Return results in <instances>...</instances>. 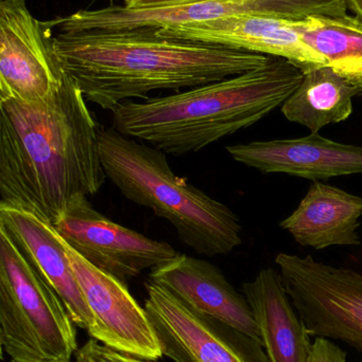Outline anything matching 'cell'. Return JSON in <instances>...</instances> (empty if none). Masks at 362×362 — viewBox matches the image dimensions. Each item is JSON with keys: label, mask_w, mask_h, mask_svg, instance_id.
<instances>
[{"label": "cell", "mask_w": 362, "mask_h": 362, "mask_svg": "<svg viewBox=\"0 0 362 362\" xmlns=\"http://www.w3.org/2000/svg\"><path fill=\"white\" fill-rule=\"evenodd\" d=\"M348 8L362 21V0H346Z\"/></svg>", "instance_id": "7402d4cb"}, {"label": "cell", "mask_w": 362, "mask_h": 362, "mask_svg": "<svg viewBox=\"0 0 362 362\" xmlns=\"http://www.w3.org/2000/svg\"><path fill=\"white\" fill-rule=\"evenodd\" d=\"M0 342L12 362H72L78 351L65 304L1 227Z\"/></svg>", "instance_id": "5b68a950"}, {"label": "cell", "mask_w": 362, "mask_h": 362, "mask_svg": "<svg viewBox=\"0 0 362 362\" xmlns=\"http://www.w3.org/2000/svg\"><path fill=\"white\" fill-rule=\"evenodd\" d=\"M53 226L81 257L123 283L180 255L168 243L111 221L95 210L87 197L72 202Z\"/></svg>", "instance_id": "9c48e42d"}, {"label": "cell", "mask_w": 362, "mask_h": 362, "mask_svg": "<svg viewBox=\"0 0 362 362\" xmlns=\"http://www.w3.org/2000/svg\"><path fill=\"white\" fill-rule=\"evenodd\" d=\"M303 80L299 68L271 57L256 69L174 95L121 103L113 129L165 154L199 152L252 127L281 107Z\"/></svg>", "instance_id": "3957f363"}, {"label": "cell", "mask_w": 362, "mask_h": 362, "mask_svg": "<svg viewBox=\"0 0 362 362\" xmlns=\"http://www.w3.org/2000/svg\"><path fill=\"white\" fill-rule=\"evenodd\" d=\"M361 196L314 181L298 208L280 226L298 244L315 250L361 246Z\"/></svg>", "instance_id": "2e32d148"}, {"label": "cell", "mask_w": 362, "mask_h": 362, "mask_svg": "<svg viewBox=\"0 0 362 362\" xmlns=\"http://www.w3.org/2000/svg\"><path fill=\"white\" fill-rule=\"evenodd\" d=\"M276 264L312 337L344 342L362 354V274L310 255L281 252Z\"/></svg>", "instance_id": "8992f818"}, {"label": "cell", "mask_w": 362, "mask_h": 362, "mask_svg": "<svg viewBox=\"0 0 362 362\" xmlns=\"http://www.w3.org/2000/svg\"><path fill=\"white\" fill-rule=\"evenodd\" d=\"M227 151L234 160L264 174H287L312 181L362 174V146L333 141L319 133L233 144Z\"/></svg>", "instance_id": "7c38bea8"}, {"label": "cell", "mask_w": 362, "mask_h": 362, "mask_svg": "<svg viewBox=\"0 0 362 362\" xmlns=\"http://www.w3.org/2000/svg\"><path fill=\"white\" fill-rule=\"evenodd\" d=\"M157 32L166 37L280 57L290 62L302 74L327 67V61L304 42L293 27V21L287 19L235 15Z\"/></svg>", "instance_id": "8fae6325"}, {"label": "cell", "mask_w": 362, "mask_h": 362, "mask_svg": "<svg viewBox=\"0 0 362 362\" xmlns=\"http://www.w3.org/2000/svg\"><path fill=\"white\" fill-rule=\"evenodd\" d=\"M184 0H135L131 6L133 8H148V6H162V4H174Z\"/></svg>", "instance_id": "44dd1931"}, {"label": "cell", "mask_w": 362, "mask_h": 362, "mask_svg": "<svg viewBox=\"0 0 362 362\" xmlns=\"http://www.w3.org/2000/svg\"><path fill=\"white\" fill-rule=\"evenodd\" d=\"M72 270L93 322V339L127 354L149 361L164 356L157 334L145 308L128 291L125 283L98 269L63 240Z\"/></svg>", "instance_id": "30bf717a"}, {"label": "cell", "mask_w": 362, "mask_h": 362, "mask_svg": "<svg viewBox=\"0 0 362 362\" xmlns=\"http://www.w3.org/2000/svg\"><path fill=\"white\" fill-rule=\"evenodd\" d=\"M359 91L332 68H317L303 74L301 84L281 110L287 120L317 134L327 125L348 120L354 110L353 99Z\"/></svg>", "instance_id": "e0dca14e"}, {"label": "cell", "mask_w": 362, "mask_h": 362, "mask_svg": "<svg viewBox=\"0 0 362 362\" xmlns=\"http://www.w3.org/2000/svg\"><path fill=\"white\" fill-rule=\"evenodd\" d=\"M0 227L55 289L74 325L89 331L93 316L72 270L63 238L55 226L29 211L0 204Z\"/></svg>", "instance_id": "5bb4252c"}, {"label": "cell", "mask_w": 362, "mask_h": 362, "mask_svg": "<svg viewBox=\"0 0 362 362\" xmlns=\"http://www.w3.org/2000/svg\"><path fill=\"white\" fill-rule=\"evenodd\" d=\"M100 155L106 176L119 191L167 219L196 252L225 255L242 245V226L237 215L178 177L159 148L108 129L100 134Z\"/></svg>", "instance_id": "277c9868"}, {"label": "cell", "mask_w": 362, "mask_h": 362, "mask_svg": "<svg viewBox=\"0 0 362 362\" xmlns=\"http://www.w3.org/2000/svg\"><path fill=\"white\" fill-rule=\"evenodd\" d=\"M55 54L85 99L114 112L151 91L193 88L239 76L272 57L157 31L55 34Z\"/></svg>", "instance_id": "7a4b0ae2"}, {"label": "cell", "mask_w": 362, "mask_h": 362, "mask_svg": "<svg viewBox=\"0 0 362 362\" xmlns=\"http://www.w3.org/2000/svg\"><path fill=\"white\" fill-rule=\"evenodd\" d=\"M261 344L271 362H310L312 335L295 310L278 270L264 268L242 284Z\"/></svg>", "instance_id": "9a60e30c"}, {"label": "cell", "mask_w": 362, "mask_h": 362, "mask_svg": "<svg viewBox=\"0 0 362 362\" xmlns=\"http://www.w3.org/2000/svg\"><path fill=\"white\" fill-rule=\"evenodd\" d=\"M310 362H348V356L333 340L318 337L314 340Z\"/></svg>", "instance_id": "ffe728a7"}, {"label": "cell", "mask_w": 362, "mask_h": 362, "mask_svg": "<svg viewBox=\"0 0 362 362\" xmlns=\"http://www.w3.org/2000/svg\"><path fill=\"white\" fill-rule=\"evenodd\" d=\"M149 281L167 289L193 310L223 321L261 342L244 293L236 291L214 264L180 253L151 269Z\"/></svg>", "instance_id": "4fadbf2b"}, {"label": "cell", "mask_w": 362, "mask_h": 362, "mask_svg": "<svg viewBox=\"0 0 362 362\" xmlns=\"http://www.w3.org/2000/svg\"><path fill=\"white\" fill-rule=\"evenodd\" d=\"M123 1L125 6H131L132 4H134V1H135V0H123Z\"/></svg>", "instance_id": "603a6c76"}, {"label": "cell", "mask_w": 362, "mask_h": 362, "mask_svg": "<svg viewBox=\"0 0 362 362\" xmlns=\"http://www.w3.org/2000/svg\"><path fill=\"white\" fill-rule=\"evenodd\" d=\"M74 357L76 362H154L114 350L93 338L78 349Z\"/></svg>", "instance_id": "d6986e66"}, {"label": "cell", "mask_w": 362, "mask_h": 362, "mask_svg": "<svg viewBox=\"0 0 362 362\" xmlns=\"http://www.w3.org/2000/svg\"><path fill=\"white\" fill-rule=\"evenodd\" d=\"M357 98H359V99L362 100V90L359 91L358 95H357Z\"/></svg>", "instance_id": "cb8c5ba5"}, {"label": "cell", "mask_w": 362, "mask_h": 362, "mask_svg": "<svg viewBox=\"0 0 362 362\" xmlns=\"http://www.w3.org/2000/svg\"><path fill=\"white\" fill-rule=\"evenodd\" d=\"M304 42L327 67L362 90V21L356 16H312L293 21Z\"/></svg>", "instance_id": "ac0fdd59"}, {"label": "cell", "mask_w": 362, "mask_h": 362, "mask_svg": "<svg viewBox=\"0 0 362 362\" xmlns=\"http://www.w3.org/2000/svg\"><path fill=\"white\" fill-rule=\"evenodd\" d=\"M145 310L164 356L174 362H271L261 342L146 283Z\"/></svg>", "instance_id": "52a82bcc"}, {"label": "cell", "mask_w": 362, "mask_h": 362, "mask_svg": "<svg viewBox=\"0 0 362 362\" xmlns=\"http://www.w3.org/2000/svg\"><path fill=\"white\" fill-rule=\"evenodd\" d=\"M64 76L52 31L32 15L26 0H1L0 101H46Z\"/></svg>", "instance_id": "ba28073f"}, {"label": "cell", "mask_w": 362, "mask_h": 362, "mask_svg": "<svg viewBox=\"0 0 362 362\" xmlns=\"http://www.w3.org/2000/svg\"><path fill=\"white\" fill-rule=\"evenodd\" d=\"M100 134L80 87L66 74L46 101H0V204L55 225L108 177Z\"/></svg>", "instance_id": "6da1fadb"}]
</instances>
